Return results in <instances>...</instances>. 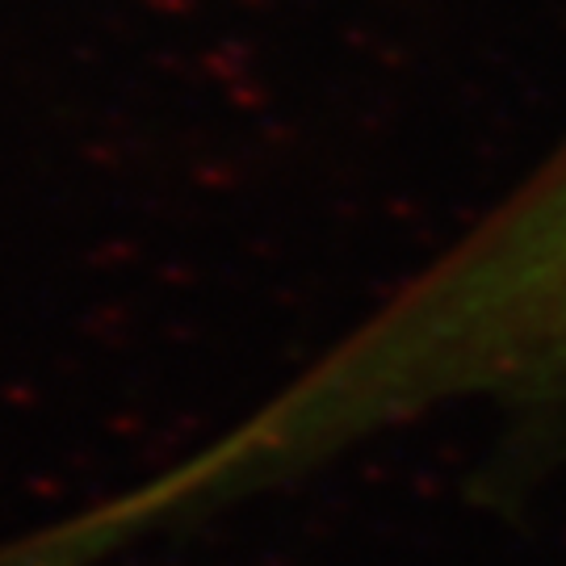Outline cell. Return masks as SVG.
Instances as JSON below:
<instances>
[{
	"label": "cell",
	"mask_w": 566,
	"mask_h": 566,
	"mask_svg": "<svg viewBox=\"0 0 566 566\" xmlns=\"http://www.w3.org/2000/svg\"><path fill=\"white\" fill-rule=\"evenodd\" d=\"M449 411L495 420L470 483L483 512L521 516L566 465V139L319 361L189 453V491L223 516Z\"/></svg>",
	"instance_id": "cell-1"
}]
</instances>
